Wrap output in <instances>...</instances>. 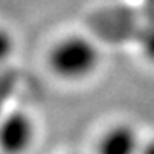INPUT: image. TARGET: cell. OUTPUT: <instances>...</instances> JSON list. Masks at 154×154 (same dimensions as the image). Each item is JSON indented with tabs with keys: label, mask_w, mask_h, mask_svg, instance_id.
<instances>
[{
	"label": "cell",
	"mask_w": 154,
	"mask_h": 154,
	"mask_svg": "<svg viewBox=\"0 0 154 154\" xmlns=\"http://www.w3.org/2000/svg\"><path fill=\"white\" fill-rule=\"evenodd\" d=\"M98 46L82 34L63 36L48 51L50 70L65 81L86 79L98 69Z\"/></svg>",
	"instance_id": "6da1fadb"
},
{
	"label": "cell",
	"mask_w": 154,
	"mask_h": 154,
	"mask_svg": "<svg viewBox=\"0 0 154 154\" xmlns=\"http://www.w3.org/2000/svg\"><path fill=\"white\" fill-rule=\"evenodd\" d=\"M36 139V125L22 110L5 111L0 118V152L26 154Z\"/></svg>",
	"instance_id": "7a4b0ae2"
},
{
	"label": "cell",
	"mask_w": 154,
	"mask_h": 154,
	"mask_svg": "<svg viewBox=\"0 0 154 154\" xmlns=\"http://www.w3.org/2000/svg\"><path fill=\"white\" fill-rule=\"evenodd\" d=\"M139 134L128 123H116L106 128L98 140V154H139Z\"/></svg>",
	"instance_id": "3957f363"
},
{
	"label": "cell",
	"mask_w": 154,
	"mask_h": 154,
	"mask_svg": "<svg viewBox=\"0 0 154 154\" xmlns=\"http://www.w3.org/2000/svg\"><path fill=\"white\" fill-rule=\"evenodd\" d=\"M14 86H16V77L12 74L9 72L0 74V118L5 113V103L14 91Z\"/></svg>",
	"instance_id": "277c9868"
},
{
	"label": "cell",
	"mask_w": 154,
	"mask_h": 154,
	"mask_svg": "<svg viewBox=\"0 0 154 154\" xmlns=\"http://www.w3.org/2000/svg\"><path fill=\"white\" fill-rule=\"evenodd\" d=\"M12 48H14V41H12L11 33L5 28L0 26V63L11 55Z\"/></svg>",
	"instance_id": "5b68a950"
},
{
	"label": "cell",
	"mask_w": 154,
	"mask_h": 154,
	"mask_svg": "<svg viewBox=\"0 0 154 154\" xmlns=\"http://www.w3.org/2000/svg\"><path fill=\"white\" fill-rule=\"evenodd\" d=\"M140 43H142V48H144L146 57L154 62V24L152 26H149V28L142 33Z\"/></svg>",
	"instance_id": "8992f818"
},
{
	"label": "cell",
	"mask_w": 154,
	"mask_h": 154,
	"mask_svg": "<svg viewBox=\"0 0 154 154\" xmlns=\"http://www.w3.org/2000/svg\"><path fill=\"white\" fill-rule=\"evenodd\" d=\"M139 154H154V142H151V144H147L146 147H142Z\"/></svg>",
	"instance_id": "52a82bcc"
}]
</instances>
